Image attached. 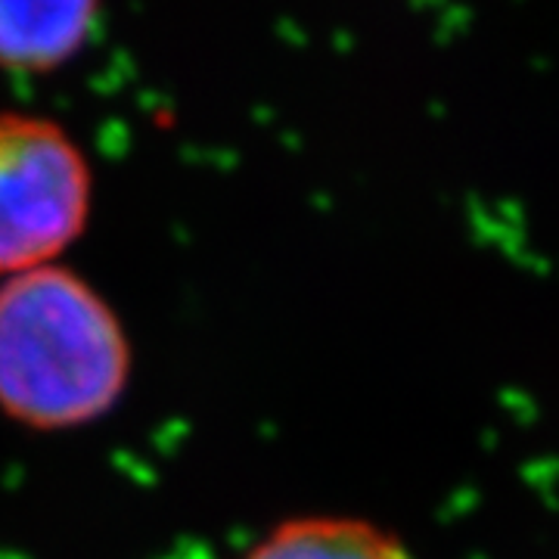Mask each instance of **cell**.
I'll return each instance as SVG.
<instances>
[{
    "instance_id": "obj_1",
    "label": "cell",
    "mask_w": 559,
    "mask_h": 559,
    "mask_svg": "<svg viewBox=\"0 0 559 559\" xmlns=\"http://www.w3.org/2000/svg\"><path fill=\"white\" fill-rule=\"evenodd\" d=\"M134 377V345L94 283L62 264L0 280V414L32 432L109 417Z\"/></svg>"
},
{
    "instance_id": "obj_2",
    "label": "cell",
    "mask_w": 559,
    "mask_h": 559,
    "mask_svg": "<svg viewBox=\"0 0 559 559\" xmlns=\"http://www.w3.org/2000/svg\"><path fill=\"white\" fill-rule=\"evenodd\" d=\"M91 218V168L57 121L0 112V277L53 264Z\"/></svg>"
},
{
    "instance_id": "obj_3",
    "label": "cell",
    "mask_w": 559,
    "mask_h": 559,
    "mask_svg": "<svg viewBox=\"0 0 559 559\" xmlns=\"http://www.w3.org/2000/svg\"><path fill=\"white\" fill-rule=\"evenodd\" d=\"M97 0H0V66L50 72L91 35Z\"/></svg>"
},
{
    "instance_id": "obj_4",
    "label": "cell",
    "mask_w": 559,
    "mask_h": 559,
    "mask_svg": "<svg viewBox=\"0 0 559 559\" xmlns=\"http://www.w3.org/2000/svg\"><path fill=\"white\" fill-rule=\"evenodd\" d=\"M240 559H414L407 544L377 522L340 513L280 520Z\"/></svg>"
}]
</instances>
